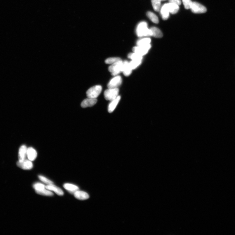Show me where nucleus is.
<instances>
[{"label": "nucleus", "instance_id": "f257e3e1", "mask_svg": "<svg viewBox=\"0 0 235 235\" xmlns=\"http://www.w3.org/2000/svg\"><path fill=\"white\" fill-rule=\"evenodd\" d=\"M136 32L137 36L140 37L149 36L152 35L151 30L148 28L147 23L145 22H141L138 24Z\"/></svg>", "mask_w": 235, "mask_h": 235}, {"label": "nucleus", "instance_id": "f03ea898", "mask_svg": "<svg viewBox=\"0 0 235 235\" xmlns=\"http://www.w3.org/2000/svg\"><path fill=\"white\" fill-rule=\"evenodd\" d=\"M123 62L121 60L112 64L109 68V70L112 75L116 76L122 71Z\"/></svg>", "mask_w": 235, "mask_h": 235}, {"label": "nucleus", "instance_id": "7ed1b4c3", "mask_svg": "<svg viewBox=\"0 0 235 235\" xmlns=\"http://www.w3.org/2000/svg\"><path fill=\"white\" fill-rule=\"evenodd\" d=\"M102 90V87L100 85H96L90 88L86 93L88 98L96 99L100 95Z\"/></svg>", "mask_w": 235, "mask_h": 235}, {"label": "nucleus", "instance_id": "20e7f679", "mask_svg": "<svg viewBox=\"0 0 235 235\" xmlns=\"http://www.w3.org/2000/svg\"><path fill=\"white\" fill-rule=\"evenodd\" d=\"M119 90L118 88H109L105 91L104 95L106 100L111 101L119 96Z\"/></svg>", "mask_w": 235, "mask_h": 235}, {"label": "nucleus", "instance_id": "39448f33", "mask_svg": "<svg viewBox=\"0 0 235 235\" xmlns=\"http://www.w3.org/2000/svg\"><path fill=\"white\" fill-rule=\"evenodd\" d=\"M190 9L193 13H203L207 11L205 7L196 2H192Z\"/></svg>", "mask_w": 235, "mask_h": 235}, {"label": "nucleus", "instance_id": "423d86ee", "mask_svg": "<svg viewBox=\"0 0 235 235\" xmlns=\"http://www.w3.org/2000/svg\"><path fill=\"white\" fill-rule=\"evenodd\" d=\"M150 44L145 46H137L134 47L133 51L134 52L143 56L147 54L151 48Z\"/></svg>", "mask_w": 235, "mask_h": 235}, {"label": "nucleus", "instance_id": "0eeeda50", "mask_svg": "<svg viewBox=\"0 0 235 235\" xmlns=\"http://www.w3.org/2000/svg\"><path fill=\"white\" fill-rule=\"evenodd\" d=\"M122 79L121 76H116L109 82L107 86L109 88H118L122 83Z\"/></svg>", "mask_w": 235, "mask_h": 235}, {"label": "nucleus", "instance_id": "6e6552de", "mask_svg": "<svg viewBox=\"0 0 235 235\" xmlns=\"http://www.w3.org/2000/svg\"><path fill=\"white\" fill-rule=\"evenodd\" d=\"M32 161L29 159H26L23 161H18L17 162L18 166L24 170H30L32 169L33 164Z\"/></svg>", "mask_w": 235, "mask_h": 235}, {"label": "nucleus", "instance_id": "1a4fd4ad", "mask_svg": "<svg viewBox=\"0 0 235 235\" xmlns=\"http://www.w3.org/2000/svg\"><path fill=\"white\" fill-rule=\"evenodd\" d=\"M97 102L96 99L88 98L83 101L81 103L83 108L91 107L95 105Z\"/></svg>", "mask_w": 235, "mask_h": 235}, {"label": "nucleus", "instance_id": "9d476101", "mask_svg": "<svg viewBox=\"0 0 235 235\" xmlns=\"http://www.w3.org/2000/svg\"><path fill=\"white\" fill-rule=\"evenodd\" d=\"M27 149L26 146L25 145L21 146L19 148L18 153L19 161H23L26 159Z\"/></svg>", "mask_w": 235, "mask_h": 235}, {"label": "nucleus", "instance_id": "9b49d317", "mask_svg": "<svg viewBox=\"0 0 235 235\" xmlns=\"http://www.w3.org/2000/svg\"><path fill=\"white\" fill-rule=\"evenodd\" d=\"M74 197L79 200H86L89 198V196L87 193L79 190L74 192Z\"/></svg>", "mask_w": 235, "mask_h": 235}, {"label": "nucleus", "instance_id": "f8f14e48", "mask_svg": "<svg viewBox=\"0 0 235 235\" xmlns=\"http://www.w3.org/2000/svg\"><path fill=\"white\" fill-rule=\"evenodd\" d=\"M132 70L130 66L129 62L127 61L123 62L122 72L124 76H128L130 75Z\"/></svg>", "mask_w": 235, "mask_h": 235}, {"label": "nucleus", "instance_id": "ddd939ff", "mask_svg": "<svg viewBox=\"0 0 235 235\" xmlns=\"http://www.w3.org/2000/svg\"><path fill=\"white\" fill-rule=\"evenodd\" d=\"M162 18L164 20H167L169 18L170 12L168 9L167 4H166L163 5L160 10Z\"/></svg>", "mask_w": 235, "mask_h": 235}, {"label": "nucleus", "instance_id": "4468645a", "mask_svg": "<svg viewBox=\"0 0 235 235\" xmlns=\"http://www.w3.org/2000/svg\"><path fill=\"white\" fill-rule=\"evenodd\" d=\"M37 155V152L34 148L32 147L27 148V157L30 161H34L36 158Z\"/></svg>", "mask_w": 235, "mask_h": 235}, {"label": "nucleus", "instance_id": "2eb2a0df", "mask_svg": "<svg viewBox=\"0 0 235 235\" xmlns=\"http://www.w3.org/2000/svg\"><path fill=\"white\" fill-rule=\"evenodd\" d=\"M46 188L47 189L54 192L59 196H62L64 194V192L62 189H61L59 187L55 186L53 184L47 185L46 186Z\"/></svg>", "mask_w": 235, "mask_h": 235}, {"label": "nucleus", "instance_id": "dca6fc26", "mask_svg": "<svg viewBox=\"0 0 235 235\" xmlns=\"http://www.w3.org/2000/svg\"><path fill=\"white\" fill-rule=\"evenodd\" d=\"M120 100L121 96L119 95L116 98L111 101L108 109L109 112L112 113L114 111Z\"/></svg>", "mask_w": 235, "mask_h": 235}, {"label": "nucleus", "instance_id": "f3484780", "mask_svg": "<svg viewBox=\"0 0 235 235\" xmlns=\"http://www.w3.org/2000/svg\"><path fill=\"white\" fill-rule=\"evenodd\" d=\"M167 4L168 9L170 13L174 14L178 12L179 9V5L170 2Z\"/></svg>", "mask_w": 235, "mask_h": 235}, {"label": "nucleus", "instance_id": "a211bd4d", "mask_svg": "<svg viewBox=\"0 0 235 235\" xmlns=\"http://www.w3.org/2000/svg\"><path fill=\"white\" fill-rule=\"evenodd\" d=\"M63 187L65 189L73 194L76 191L79 189V187L76 185L70 184H65L63 185Z\"/></svg>", "mask_w": 235, "mask_h": 235}, {"label": "nucleus", "instance_id": "6ab92c4d", "mask_svg": "<svg viewBox=\"0 0 235 235\" xmlns=\"http://www.w3.org/2000/svg\"><path fill=\"white\" fill-rule=\"evenodd\" d=\"M152 32V34L154 37L160 38L163 37V34L160 29L156 27H152L150 29Z\"/></svg>", "mask_w": 235, "mask_h": 235}, {"label": "nucleus", "instance_id": "aec40b11", "mask_svg": "<svg viewBox=\"0 0 235 235\" xmlns=\"http://www.w3.org/2000/svg\"><path fill=\"white\" fill-rule=\"evenodd\" d=\"M151 39L149 38H145L138 40L137 41V46H145L150 44Z\"/></svg>", "mask_w": 235, "mask_h": 235}, {"label": "nucleus", "instance_id": "412c9836", "mask_svg": "<svg viewBox=\"0 0 235 235\" xmlns=\"http://www.w3.org/2000/svg\"><path fill=\"white\" fill-rule=\"evenodd\" d=\"M147 15L148 18L153 23L156 24H158L159 23L158 18L154 13L151 12H148L147 13Z\"/></svg>", "mask_w": 235, "mask_h": 235}, {"label": "nucleus", "instance_id": "4be33fe9", "mask_svg": "<svg viewBox=\"0 0 235 235\" xmlns=\"http://www.w3.org/2000/svg\"><path fill=\"white\" fill-rule=\"evenodd\" d=\"M154 9L156 12H159L160 9L161 2L160 0H151Z\"/></svg>", "mask_w": 235, "mask_h": 235}, {"label": "nucleus", "instance_id": "5701e85b", "mask_svg": "<svg viewBox=\"0 0 235 235\" xmlns=\"http://www.w3.org/2000/svg\"><path fill=\"white\" fill-rule=\"evenodd\" d=\"M38 194L43 196H51L53 195V193L51 191L47 189L46 188L43 190L40 191H35Z\"/></svg>", "mask_w": 235, "mask_h": 235}, {"label": "nucleus", "instance_id": "b1692460", "mask_svg": "<svg viewBox=\"0 0 235 235\" xmlns=\"http://www.w3.org/2000/svg\"><path fill=\"white\" fill-rule=\"evenodd\" d=\"M128 58L132 60H142V57L141 55L133 52L130 53L128 55Z\"/></svg>", "mask_w": 235, "mask_h": 235}, {"label": "nucleus", "instance_id": "393cba45", "mask_svg": "<svg viewBox=\"0 0 235 235\" xmlns=\"http://www.w3.org/2000/svg\"><path fill=\"white\" fill-rule=\"evenodd\" d=\"M142 62V60H132L131 62H129V64L132 69L134 70L140 65Z\"/></svg>", "mask_w": 235, "mask_h": 235}, {"label": "nucleus", "instance_id": "a878e982", "mask_svg": "<svg viewBox=\"0 0 235 235\" xmlns=\"http://www.w3.org/2000/svg\"><path fill=\"white\" fill-rule=\"evenodd\" d=\"M121 60L119 58L113 57L110 58L105 60V63L107 64H113Z\"/></svg>", "mask_w": 235, "mask_h": 235}, {"label": "nucleus", "instance_id": "bb28decb", "mask_svg": "<svg viewBox=\"0 0 235 235\" xmlns=\"http://www.w3.org/2000/svg\"><path fill=\"white\" fill-rule=\"evenodd\" d=\"M33 187L35 189V191H37L46 189V186L42 184L37 182L33 185Z\"/></svg>", "mask_w": 235, "mask_h": 235}, {"label": "nucleus", "instance_id": "cd10ccee", "mask_svg": "<svg viewBox=\"0 0 235 235\" xmlns=\"http://www.w3.org/2000/svg\"><path fill=\"white\" fill-rule=\"evenodd\" d=\"M38 178L41 181L48 185L53 184V182L43 176L39 175L38 176Z\"/></svg>", "mask_w": 235, "mask_h": 235}, {"label": "nucleus", "instance_id": "c85d7f7f", "mask_svg": "<svg viewBox=\"0 0 235 235\" xmlns=\"http://www.w3.org/2000/svg\"><path fill=\"white\" fill-rule=\"evenodd\" d=\"M185 9H190L192 3L191 0H182Z\"/></svg>", "mask_w": 235, "mask_h": 235}, {"label": "nucleus", "instance_id": "c756f323", "mask_svg": "<svg viewBox=\"0 0 235 235\" xmlns=\"http://www.w3.org/2000/svg\"><path fill=\"white\" fill-rule=\"evenodd\" d=\"M169 2L175 4L179 6L181 4V0H169Z\"/></svg>", "mask_w": 235, "mask_h": 235}, {"label": "nucleus", "instance_id": "7c9ffc66", "mask_svg": "<svg viewBox=\"0 0 235 235\" xmlns=\"http://www.w3.org/2000/svg\"><path fill=\"white\" fill-rule=\"evenodd\" d=\"M160 1H166V0H160Z\"/></svg>", "mask_w": 235, "mask_h": 235}]
</instances>
